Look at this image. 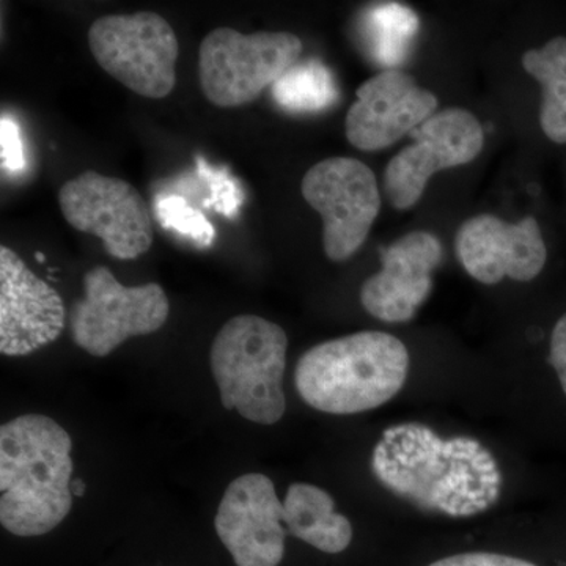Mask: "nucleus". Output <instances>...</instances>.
<instances>
[{
	"mask_svg": "<svg viewBox=\"0 0 566 566\" xmlns=\"http://www.w3.org/2000/svg\"><path fill=\"white\" fill-rule=\"evenodd\" d=\"M549 360L557 371L558 381L566 395V314L558 319L551 337Z\"/></svg>",
	"mask_w": 566,
	"mask_h": 566,
	"instance_id": "24",
	"label": "nucleus"
},
{
	"mask_svg": "<svg viewBox=\"0 0 566 566\" xmlns=\"http://www.w3.org/2000/svg\"><path fill=\"white\" fill-rule=\"evenodd\" d=\"M156 216L166 230H175L182 237L191 238L200 245H211L214 227L200 210H196L182 197L166 196L156 202Z\"/></svg>",
	"mask_w": 566,
	"mask_h": 566,
	"instance_id": "20",
	"label": "nucleus"
},
{
	"mask_svg": "<svg viewBox=\"0 0 566 566\" xmlns=\"http://www.w3.org/2000/svg\"><path fill=\"white\" fill-rule=\"evenodd\" d=\"M419 29L416 11L398 2L367 7L357 21L365 54L386 70H397L406 61Z\"/></svg>",
	"mask_w": 566,
	"mask_h": 566,
	"instance_id": "17",
	"label": "nucleus"
},
{
	"mask_svg": "<svg viewBox=\"0 0 566 566\" xmlns=\"http://www.w3.org/2000/svg\"><path fill=\"white\" fill-rule=\"evenodd\" d=\"M408 370L403 342L365 331L307 349L294 368V386L316 411L359 415L392 400L403 389Z\"/></svg>",
	"mask_w": 566,
	"mask_h": 566,
	"instance_id": "3",
	"label": "nucleus"
},
{
	"mask_svg": "<svg viewBox=\"0 0 566 566\" xmlns=\"http://www.w3.org/2000/svg\"><path fill=\"white\" fill-rule=\"evenodd\" d=\"M305 202L323 219L327 259L345 262L363 248L381 210L374 170L354 158H327L304 175Z\"/></svg>",
	"mask_w": 566,
	"mask_h": 566,
	"instance_id": "8",
	"label": "nucleus"
},
{
	"mask_svg": "<svg viewBox=\"0 0 566 566\" xmlns=\"http://www.w3.org/2000/svg\"><path fill=\"white\" fill-rule=\"evenodd\" d=\"M346 114V139L363 151L390 147L438 109L433 92L401 70H385L364 82Z\"/></svg>",
	"mask_w": 566,
	"mask_h": 566,
	"instance_id": "12",
	"label": "nucleus"
},
{
	"mask_svg": "<svg viewBox=\"0 0 566 566\" xmlns=\"http://www.w3.org/2000/svg\"><path fill=\"white\" fill-rule=\"evenodd\" d=\"M283 520L270 476L244 474L223 493L214 527L237 566H279L285 556Z\"/></svg>",
	"mask_w": 566,
	"mask_h": 566,
	"instance_id": "11",
	"label": "nucleus"
},
{
	"mask_svg": "<svg viewBox=\"0 0 566 566\" xmlns=\"http://www.w3.org/2000/svg\"><path fill=\"white\" fill-rule=\"evenodd\" d=\"M200 163H202L203 166L200 172H202L205 177L210 178L212 188V199L207 205H214L216 210L232 218L234 210L240 207L241 200H243L241 193L237 191V185L223 178V174L211 172L210 167H208L202 159H200Z\"/></svg>",
	"mask_w": 566,
	"mask_h": 566,
	"instance_id": "22",
	"label": "nucleus"
},
{
	"mask_svg": "<svg viewBox=\"0 0 566 566\" xmlns=\"http://www.w3.org/2000/svg\"><path fill=\"white\" fill-rule=\"evenodd\" d=\"M71 493L74 497H82L85 494V483L81 479H73L71 482Z\"/></svg>",
	"mask_w": 566,
	"mask_h": 566,
	"instance_id": "25",
	"label": "nucleus"
},
{
	"mask_svg": "<svg viewBox=\"0 0 566 566\" xmlns=\"http://www.w3.org/2000/svg\"><path fill=\"white\" fill-rule=\"evenodd\" d=\"M430 566H536L521 558L491 553H468L441 558Z\"/></svg>",
	"mask_w": 566,
	"mask_h": 566,
	"instance_id": "23",
	"label": "nucleus"
},
{
	"mask_svg": "<svg viewBox=\"0 0 566 566\" xmlns=\"http://www.w3.org/2000/svg\"><path fill=\"white\" fill-rule=\"evenodd\" d=\"M286 348L285 331L262 316L238 315L223 324L210 349L223 408L253 423H277L286 409Z\"/></svg>",
	"mask_w": 566,
	"mask_h": 566,
	"instance_id": "4",
	"label": "nucleus"
},
{
	"mask_svg": "<svg viewBox=\"0 0 566 566\" xmlns=\"http://www.w3.org/2000/svg\"><path fill=\"white\" fill-rule=\"evenodd\" d=\"M63 218L73 229L102 238L115 260H136L150 251L155 229L140 192L120 178L87 170L59 191Z\"/></svg>",
	"mask_w": 566,
	"mask_h": 566,
	"instance_id": "9",
	"label": "nucleus"
},
{
	"mask_svg": "<svg viewBox=\"0 0 566 566\" xmlns=\"http://www.w3.org/2000/svg\"><path fill=\"white\" fill-rule=\"evenodd\" d=\"M371 471L397 497L449 517L480 515L501 497V468L485 446L468 436L442 439L420 423L387 428Z\"/></svg>",
	"mask_w": 566,
	"mask_h": 566,
	"instance_id": "1",
	"label": "nucleus"
},
{
	"mask_svg": "<svg viewBox=\"0 0 566 566\" xmlns=\"http://www.w3.org/2000/svg\"><path fill=\"white\" fill-rule=\"evenodd\" d=\"M285 520L290 534L326 554L344 553L352 545L348 517L335 512L333 495L308 483H293L286 491Z\"/></svg>",
	"mask_w": 566,
	"mask_h": 566,
	"instance_id": "16",
	"label": "nucleus"
},
{
	"mask_svg": "<svg viewBox=\"0 0 566 566\" xmlns=\"http://www.w3.org/2000/svg\"><path fill=\"white\" fill-rule=\"evenodd\" d=\"M381 271L360 289V303L376 319L409 322L433 290V271L442 259L434 234L412 232L381 248Z\"/></svg>",
	"mask_w": 566,
	"mask_h": 566,
	"instance_id": "15",
	"label": "nucleus"
},
{
	"mask_svg": "<svg viewBox=\"0 0 566 566\" xmlns=\"http://www.w3.org/2000/svg\"><path fill=\"white\" fill-rule=\"evenodd\" d=\"M303 41L290 32L241 33L221 28L199 48V80L218 107L251 104L300 62Z\"/></svg>",
	"mask_w": 566,
	"mask_h": 566,
	"instance_id": "5",
	"label": "nucleus"
},
{
	"mask_svg": "<svg viewBox=\"0 0 566 566\" xmlns=\"http://www.w3.org/2000/svg\"><path fill=\"white\" fill-rule=\"evenodd\" d=\"M36 260H39L40 263L46 262V256L43 255V253L36 252Z\"/></svg>",
	"mask_w": 566,
	"mask_h": 566,
	"instance_id": "26",
	"label": "nucleus"
},
{
	"mask_svg": "<svg viewBox=\"0 0 566 566\" xmlns=\"http://www.w3.org/2000/svg\"><path fill=\"white\" fill-rule=\"evenodd\" d=\"M279 107L292 114H314L337 103L333 71L318 59L297 62L271 87Z\"/></svg>",
	"mask_w": 566,
	"mask_h": 566,
	"instance_id": "19",
	"label": "nucleus"
},
{
	"mask_svg": "<svg viewBox=\"0 0 566 566\" xmlns=\"http://www.w3.org/2000/svg\"><path fill=\"white\" fill-rule=\"evenodd\" d=\"M82 285L84 297L70 308V334L92 356H109L128 338L161 329L169 318V297L159 283L125 286L109 268L95 266Z\"/></svg>",
	"mask_w": 566,
	"mask_h": 566,
	"instance_id": "7",
	"label": "nucleus"
},
{
	"mask_svg": "<svg viewBox=\"0 0 566 566\" xmlns=\"http://www.w3.org/2000/svg\"><path fill=\"white\" fill-rule=\"evenodd\" d=\"M88 46L98 65L137 95L161 99L172 93L180 43L159 14L137 11L99 18L88 31Z\"/></svg>",
	"mask_w": 566,
	"mask_h": 566,
	"instance_id": "6",
	"label": "nucleus"
},
{
	"mask_svg": "<svg viewBox=\"0 0 566 566\" xmlns=\"http://www.w3.org/2000/svg\"><path fill=\"white\" fill-rule=\"evenodd\" d=\"M61 294L25 266L7 245L0 248V353L28 356L57 340L65 329Z\"/></svg>",
	"mask_w": 566,
	"mask_h": 566,
	"instance_id": "13",
	"label": "nucleus"
},
{
	"mask_svg": "<svg viewBox=\"0 0 566 566\" xmlns=\"http://www.w3.org/2000/svg\"><path fill=\"white\" fill-rule=\"evenodd\" d=\"M457 256L475 281L494 285L505 277L528 282L542 273L547 249L535 218L516 223L493 214L468 219L455 240Z\"/></svg>",
	"mask_w": 566,
	"mask_h": 566,
	"instance_id": "14",
	"label": "nucleus"
},
{
	"mask_svg": "<svg viewBox=\"0 0 566 566\" xmlns=\"http://www.w3.org/2000/svg\"><path fill=\"white\" fill-rule=\"evenodd\" d=\"M70 434L55 420L25 415L0 428V523L17 536L50 534L73 506Z\"/></svg>",
	"mask_w": 566,
	"mask_h": 566,
	"instance_id": "2",
	"label": "nucleus"
},
{
	"mask_svg": "<svg viewBox=\"0 0 566 566\" xmlns=\"http://www.w3.org/2000/svg\"><path fill=\"white\" fill-rule=\"evenodd\" d=\"M524 70L542 85L539 125L547 139L566 144V39L557 36L523 55Z\"/></svg>",
	"mask_w": 566,
	"mask_h": 566,
	"instance_id": "18",
	"label": "nucleus"
},
{
	"mask_svg": "<svg viewBox=\"0 0 566 566\" xmlns=\"http://www.w3.org/2000/svg\"><path fill=\"white\" fill-rule=\"evenodd\" d=\"M0 144H2L0 145L2 169L9 172H21L25 167V156L20 126L7 115H2L0 120Z\"/></svg>",
	"mask_w": 566,
	"mask_h": 566,
	"instance_id": "21",
	"label": "nucleus"
},
{
	"mask_svg": "<svg viewBox=\"0 0 566 566\" xmlns=\"http://www.w3.org/2000/svg\"><path fill=\"white\" fill-rule=\"evenodd\" d=\"M411 145L390 159L382 189L397 210L419 202L434 174L474 161L485 144L475 115L460 107L436 112L411 133Z\"/></svg>",
	"mask_w": 566,
	"mask_h": 566,
	"instance_id": "10",
	"label": "nucleus"
}]
</instances>
